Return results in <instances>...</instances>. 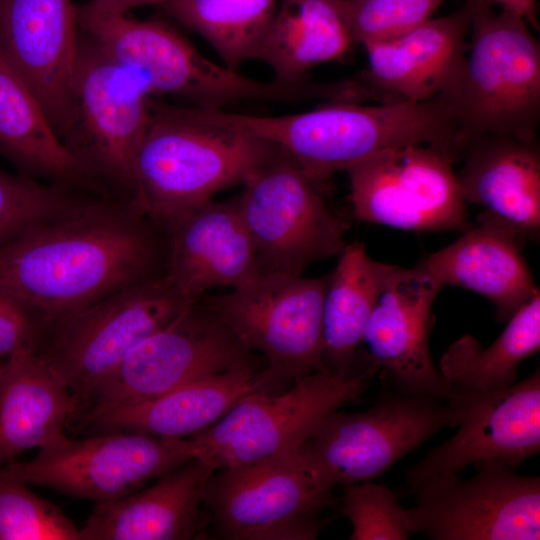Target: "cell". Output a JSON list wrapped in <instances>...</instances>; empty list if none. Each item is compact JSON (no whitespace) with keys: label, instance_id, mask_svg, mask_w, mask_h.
<instances>
[{"label":"cell","instance_id":"9","mask_svg":"<svg viewBox=\"0 0 540 540\" xmlns=\"http://www.w3.org/2000/svg\"><path fill=\"white\" fill-rule=\"evenodd\" d=\"M378 371L376 364L348 377L318 371L283 393L251 392L191 436L194 459L218 470L295 452L325 416L359 401Z\"/></svg>","mask_w":540,"mask_h":540},{"label":"cell","instance_id":"30","mask_svg":"<svg viewBox=\"0 0 540 540\" xmlns=\"http://www.w3.org/2000/svg\"><path fill=\"white\" fill-rule=\"evenodd\" d=\"M540 349V292L507 321L500 336L484 348L472 335L448 346L438 369L456 391L490 392L516 382L518 365Z\"/></svg>","mask_w":540,"mask_h":540},{"label":"cell","instance_id":"8","mask_svg":"<svg viewBox=\"0 0 540 540\" xmlns=\"http://www.w3.org/2000/svg\"><path fill=\"white\" fill-rule=\"evenodd\" d=\"M192 303L163 274L125 287L51 326V336L36 352L72 395L74 419L92 389L137 344Z\"/></svg>","mask_w":540,"mask_h":540},{"label":"cell","instance_id":"15","mask_svg":"<svg viewBox=\"0 0 540 540\" xmlns=\"http://www.w3.org/2000/svg\"><path fill=\"white\" fill-rule=\"evenodd\" d=\"M194 457L190 438L114 431L72 439L63 432L32 460L10 463L28 484L98 504L134 493Z\"/></svg>","mask_w":540,"mask_h":540},{"label":"cell","instance_id":"22","mask_svg":"<svg viewBox=\"0 0 540 540\" xmlns=\"http://www.w3.org/2000/svg\"><path fill=\"white\" fill-rule=\"evenodd\" d=\"M523 235L509 222L485 211L452 244L419 264L443 286L474 291L489 299L498 322H507L539 289L521 254Z\"/></svg>","mask_w":540,"mask_h":540},{"label":"cell","instance_id":"36","mask_svg":"<svg viewBox=\"0 0 540 540\" xmlns=\"http://www.w3.org/2000/svg\"><path fill=\"white\" fill-rule=\"evenodd\" d=\"M43 326L31 308L0 290V359L22 349L36 350L42 341Z\"/></svg>","mask_w":540,"mask_h":540},{"label":"cell","instance_id":"27","mask_svg":"<svg viewBox=\"0 0 540 540\" xmlns=\"http://www.w3.org/2000/svg\"><path fill=\"white\" fill-rule=\"evenodd\" d=\"M395 265L373 260L364 244H346L334 270L328 274L323 301V371L348 377L375 364L362 356L367 324Z\"/></svg>","mask_w":540,"mask_h":540},{"label":"cell","instance_id":"20","mask_svg":"<svg viewBox=\"0 0 540 540\" xmlns=\"http://www.w3.org/2000/svg\"><path fill=\"white\" fill-rule=\"evenodd\" d=\"M470 21L465 2L399 37L365 45L368 65L355 80L380 103L445 96L462 75Z\"/></svg>","mask_w":540,"mask_h":540},{"label":"cell","instance_id":"17","mask_svg":"<svg viewBox=\"0 0 540 540\" xmlns=\"http://www.w3.org/2000/svg\"><path fill=\"white\" fill-rule=\"evenodd\" d=\"M444 286L419 263L394 267L364 335L384 389L452 401L459 392L443 379L429 349L434 301Z\"/></svg>","mask_w":540,"mask_h":540},{"label":"cell","instance_id":"10","mask_svg":"<svg viewBox=\"0 0 540 540\" xmlns=\"http://www.w3.org/2000/svg\"><path fill=\"white\" fill-rule=\"evenodd\" d=\"M328 275L305 278L261 272L229 293L207 296V305L248 351L261 352L270 380L298 382L323 371V301Z\"/></svg>","mask_w":540,"mask_h":540},{"label":"cell","instance_id":"11","mask_svg":"<svg viewBox=\"0 0 540 540\" xmlns=\"http://www.w3.org/2000/svg\"><path fill=\"white\" fill-rule=\"evenodd\" d=\"M336 502L296 451L215 470L204 494L215 529L231 540L317 539L320 515Z\"/></svg>","mask_w":540,"mask_h":540},{"label":"cell","instance_id":"3","mask_svg":"<svg viewBox=\"0 0 540 540\" xmlns=\"http://www.w3.org/2000/svg\"><path fill=\"white\" fill-rule=\"evenodd\" d=\"M279 150L231 126L203 118L196 107L151 100L135 165V200L164 227L246 180Z\"/></svg>","mask_w":540,"mask_h":540},{"label":"cell","instance_id":"25","mask_svg":"<svg viewBox=\"0 0 540 540\" xmlns=\"http://www.w3.org/2000/svg\"><path fill=\"white\" fill-rule=\"evenodd\" d=\"M457 174L466 202L512 224L526 238L540 232V148L537 140L486 134L469 139Z\"/></svg>","mask_w":540,"mask_h":540},{"label":"cell","instance_id":"2","mask_svg":"<svg viewBox=\"0 0 540 540\" xmlns=\"http://www.w3.org/2000/svg\"><path fill=\"white\" fill-rule=\"evenodd\" d=\"M210 118L269 142L287 153L318 188L335 172L384 150L425 145L461 159V134L439 98L425 101L331 102L286 115L259 116L214 110Z\"/></svg>","mask_w":540,"mask_h":540},{"label":"cell","instance_id":"38","mask_svg":"<svg viewBox=\"0 0 540 540\" xmlns=\"http://www.w3.org/2000/svg\"><path fill=\"white\" fill-rule=\"evenodd\" d=\"M171 0H90L94 7L107 12L127 13L131 8L143 5L161 6Z\"/></svg>","mask_w":540,"mask_h":540},{"label":"cell","instance_id":"4","mask_svg":"<svg viewBox=\"0 0 540 540\" xmlns=\"http://www.w3.org/2000/svg\"><path fill=\"white\" fill-rule=\"evenodd\" d=\"M76 11L79 31L134 71L151 95L181 97L210 110L243 100L297 102L323 96L320 83L260 82L214 63L164 21L102 11L89 2Z\"/></svg>","mask_w":540,"mask_h":540},{"label":"cell","instance_id":"23","mask_svg":"<svg viewBox=\"0 0 540 540\" xmlns=\"http://www.w3.org/2000/svg\"><path fill=\"white\" fill-rule=\"evenodd\" d=\"M215 470L192 459L151 487L98 503L80 528L81 540H185L201 530L207 481Z\"/></svg>","mask_w":540,"mask_h":540},{"label":"cell","instance_id":"35","mask_svg":"<svg viewBox=\"0 0 540 540\" xmlns=\"http://www.w3.org/2000/svg\"><path fill=\"white\" fill-rule=\"evenodd\" d=\"M445 0H342L354 44L399 37L431 18Z\"/></svg>","mask_w":540,"mask_h":540},{"label":"cell","instance_id":"21","mask_svg":"<svg viewBox=\"0 0 540 540\" xmlns=\"http://www.w3.org/2000/svg\"><path fill=\"white\" fill-rule=\"evenodd\" d=\"M166 229L164 275L192 302L210 289H232L261 273L237 197L226 201L211 199L180 216Z\"/></svg>","mask_w":540,"mask_h":540},{"label":"cell","instance_id":"26","mask_svg":"<svg viewBox=\"0 0 540 540\" xmlns=\"http://www.w3.org/2000/svg\"><path fill=\"white\" fill-rule=\"evenodd\" d=\"M76 411L72 395L35 349L6 357L0 364V467L63 433Z\"/></svg>","mask_w":540,"mask_h":540},{"label":"cell","instance_id":"1","mask_svg":"<svg viewBox=\"0 0 540 540\" xmlns=\"http://www.w3.org/2000/svg\"><path fill=\"white\" fill-rule=\"evenodd\" d=\"M167 229L130 198L87 202L0 244V290L58 324L139 281L163 275Z\"/></svg>","mask_w":540,"mask_h":540},{"label":"cell","instance_id":"37","mask_svg":"<svg viewBox=\"0 0 540 540\" xmlns=\"http://www.w3.org/2000/svg\"><path fill=\"white\" fill-rule=\"evenodd\" d=\"M492 6L498 5L501 9L522 17L529 27L539 31L536 12V0H481Z\"/></svg>","mask_w":540,"mask_h":540},{"label":"cell","instance_id":"13","mask_svg":"<svg viewBox=\"0 0 540 540\" xmlns=\"http://www.w3.org/2000/svg\"><path fill=\"white\" fill-rule=\"evenodd\" d=\"M473 466L467 479L438 474L411 491L410 532L432 540H539V476L520 475L498 460Z\"/></svg>","mask_w":540,"mask_h":540},{"label":"cell","instance_id":"7","mask_svg":"<svg viewBox=\"0 0 540 540\" xmlns=\"http://www.w3.org/2000/svg\"><path fill=\"white\" fill-rule=\"evenodd\" d=\"M143 80L79 31L71 112L61 140L93 180L136 195L135 165L149 116Z\"/></svg>","mask_w":540,"mask_h":540},{"label":"cell","instance_id":"5","mask_svg":"<svg viewBox=\"0 0 540 540\" xmlns=\"http://www.w3.org/2000/svg\"><path fill=\"white\" fill-rule=\"evenodd\" d=\"M471 41L462 75L445 96L463 148L480 135L537 140L540 121V45L526 21L496 12L481 0H466Z\"/></svg>","mask_w":540,"mask_h":540},{"label":"cell","instance_id":"29","mask_svg":"<svg viewBox=\"0 0 540 540\" xmlns=\"http://www.w3.org/2000/svg\"><path fill=\"white\" fill-rule=\"evenodd\" d=\"M354 45L342 0H281L257 60L275 82L295 85L313 67L343 57Z\"/></svg>","mask_w":540,"mask_h":540},{"label":"cell","instance_id":"31","mask_svg":"<svg viewBox=\"0 0 540 540\" xmlns=\"http://www.w3.org/2000/svg\"><path fill=\"white\" fill-rule=\"evenodd\" d=\"M279 0H171L159 8L199 34L232 70L257 59Z\"/></svg>","mask_w":540,"mask_h":540},{"label":"cell","instance_id":"6","mask_svg":"<svg viewBox=\"0 0 540 540\" xmlns=\"http://www.w3.org/2000/svg\"><path fill=\"white\" fill-rule=\"evenodd\" d=\"M463 413L461 394L444 401L384 389L364 411L325 416L296 454L329 490L372 481L440 430L457 427Z\"/></svg>","mask_w":540,"mask_h":540},{"label":"cell","instance_id":"39","mask_svg":"<svg viewBox=\"0 0 540 540\" xmlns=\"http://www.w3.org/2000/svg\"><path fill=\"white\" fill-rule=\"evenodd\" d=\"M3 360H4V359H3ZM3 360H2V359H0V364H1V362H2Z\"/></svg>","mask_w":540,"mask_h":540},{"label":"cell","instance_id":"18","mask_svg":"<svg viewBox=\"0 0 540 540\" xmlns=\"http://www.w3.org/2000/svg\"><path fill=\"white\" fill-rule=\"evenodd\" d=\"M464 413L457 432L407 468L412 491L443 473L461 474L484 460L517 468L540 452V370L511 386L490 392L459 391Z\"/></svg>","mask_w":540,"mask_h":540},{"label":"cell","instance_id":"28","mask_svg":"<svg viewBox=\"0 0 540 540\" xmlns=\"http://www.w3.org/2000/svg\"><path fill=\"white\" fill-rule=\"evenodd\" d=\"M0 154L64 187L95 181L63 143L39 100L0 55Z\"/></svg>","mask_w":540,"mask_h":540},{"label":"cell","instance_id":"32","mask_svg":"<svg viewBox=\"0 0 540 540\" xmlns=\"http://www.w3.org/2000/svg\"><path fill=\"white\" fill-rule=\"evenodd\" d=\"M0 540H81L60 507L34 493L11 463L0 467Z\"/></svg>","mask_w":540,"mask_h":540},{"label":"cell","instance_id":"33","mask_svg":"<svg viewBox=\"0 0 540 540\" xmlns=\"http://www.w3.org/2000/svg\"><path fill=\"white\" fill-rule=\"evenodd\" d=\"M86 203L67 187L41 184L0 169V244L34 224L71 214Z\"/></svg>","mask_w":540,"mask_h":540},{"label":"cell","instance_id":"34","mask_svg":"<svg viewBox=\"0 0 540 540\" xmlns=\"http://www.w3.org/2000/svg\"><path fill=\"white\" fill-rule=\"evenodd\" d=\"M400 494L384 484L343 485L341 512L352 526L351 540H407L411 537Z\"/></svg>","mask_w":540,"mask_h":540},{"label":"cell","instance_id":"19","mask_svg":"<svg viewBox=\"0 0 540 540\" xmlns=\"http://www.w3.org/2000/svg\"><path fill=\"white\" fill-rule=\"evenodd\" d=\"M76 8L72 0H0V55L35 94L60 138L71 112Z\"/></svg>","mask_w":540,"mask_h":540},{"label":"cell","instance_id":"24","mask_svg":"<svg viewBox=\"0 0 540 540\" xmlns=\"http://www.w3.org/2000/svg\"><path fill=\"white\" fill-rule=\"evenodd\" d=\"M267 383L254 362L184 384L145 401L80 417L93 434L131 431L165 438H185L207 429L245 395Z\"/></svg>","mask_w":540,"mask_h":540},{"label":"cell","instance_id":"12","mask_svg":"<svg viewBox=\"0 0 540 540\" xmlns=\"http://www.w3.org/2000/svg\"><path fill=\"white\" fill-rule=\"evenodd\" d=\"M242 186L237 202L261 272L301 275L345 247L349 225L327 208L318 188L281 149Z\"/></svg>","mask_w":540,"mask_h":540},{"label":"cell","instance_id":"14","mask_svg":"<svg viewBox=\"0 0 540 540\" xmlns=\"http://www.w3.org/2000/svg\"><path fill=\"white\" fill-rule=\"evenodd\" d=\"M254 362L199 299L137 344L90 392L78 418L155 398L184 384Z\"/></svg>","mask_w":540,"mask_h":540},{"label":"cell","instance_id":"16","mask_svg":"<svg viewBox=\"0 0 540 540\" xmlns=\"http://www.w3.org/2000/svg\"><path fill=\"white\" fill-rule=\"evenodd\" d=\"M452 164L432 147L407 145L349 167L354 217L405 231L464 232L471 225Z\"/></svg>","mask_w":540,"mask_h":540}]
</instances>
